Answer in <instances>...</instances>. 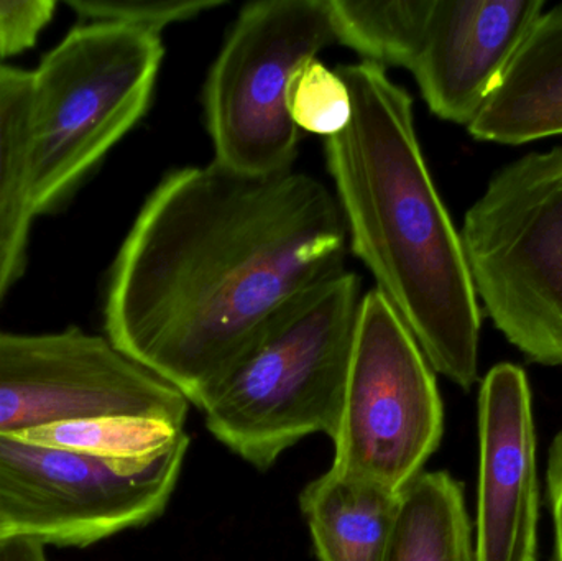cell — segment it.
Masks as SVG:
<instances>
[{
	"label": "cell",
	"mask_w": 562,
	"mask_h": 561,
	"mask_svg": "<svg viewBox=\"0 0 562 561\" xmlns=\"http://www.w3.org/2000/svg\"><path fill=\"white\" fill-rule=\"evenodd\" d=\"M346 244L336 197L304 171H171L115 257L108 339L198 408L291 303L346 270Z\"/></svg>",
	"instance_id": "1"
},
{
	"label": "cell",
	"mask_w": 562,
	"mask_h": 561,
	"mask_svg": "<svg viewBox=\"0 0 562 561\" xmlns=\"http://www.w3.org/2000/svg\"><path fill=\"white\" fill-rule=\"evenodd\" d=\"M352 119L326 161L352 253L428 359L469 391L479 378L481 308L456 229L426 165L413 101L383 66L337 69Z\"/></svg>",
	"instance_id": "2"
},
{
	"label": "cell",
	"mask_w": 562,
	"mask_h": 561,
	"mask_svg": "<svg viewBox=\"0 0 562 561\" xmlns=\"http://www.w3.org/2000/svg\"><path fill=\"white\" fill-rule=\"evenodd\" d=\"M362 300L359 277L342 270L291 303L198 407L213 437L257 470L304 437L330 438Z\"/></svg>",
	"instance_id": "3"
},
{
	"label": "cell",
	"mask_w": 562,
	"mask_h": 561,
	"mask_svg": "<svg viewBox=\"0 0 562 561\" xmlns=\"http://www.w3.org/2000/svg\"><path fill=\"white\" fill-rule=\"evenodd\" d=\"M160 33L114 22L72 29L32 72L30 197L36 216L58 204L150 105Z\"/></svg>",
	"instance_id": "4"
},
{
	"label": "cell",
	"mask_w": 562,
	"mask_h": 561,
	"mask_svg": "<svg viewBox=\"0 0 562 561\" xmlns=\"http://www.w3.org/2000/svg\"><path fill=\"white\" fill-rule=\"evenodd\" d=\"M459 234L495 328L530 361L562 366V147L498 170Z\"/></svg>",
	"instance_id": "5"
},
{
	"label": "cell",
	"mask_w": 562,
	"mask_h": 561,
	"mask_svg": "<svg viewBox=\"0 0 562 561\" xmlns=\"http://www.w3.org/2000/svg\"><path fill=\"white\" fill-rule=\"evenodd\" d=\"M187 434L122 457L0 435V523L43 546L88 547L161 516L180 480Z\"/></svg>",
	"instance_id": "6"
},
{
	"label": "cell",
	"mask_w": 562,
	"mask_h": 561,
	"mask_svg": "<svg viewBox=\"0 0 562 561\" xmlns=\"http://www.w3.org/2000/svg\"><path fill=\"white\" fill-rule=\"evenodd\" d=\"M333 43L329 0H260L240 10L204 86L214 164L250 177L293 170L300 131L288 86Z\"/></svg>",
	"instance_id": "7"
},
{
	"label": "cell",
	"mask_w": 562,
	"mask_h": 561,
	"mask_svg": "<svg viewBox=\"0 0 562 561\" xmlns=\"http://www.w3.org/2000/svg\"><path fill=\"white\" fill-rule=\"evenodd\" d=\"M445 431L435 372L382 293H366L342 405L334 470L400 494L423 473Z\"/></svg>",
	"instance_id": "8"
},
{
	"label": "cell",
	"mask_w": 562,
	"mask_h": 561,
	"mask_svg": "<svg viewBox=\"0 0 562 561\" xmlns=\"http://www.w3.org/2000/svg\"><path fill=\"white\" fill-rule=\"evenodd\" d=\"M190 402L108 338L0 332V435L66 422L140 418L184 428Z\"/></svg>",
	"instance_id": "9"
},
{
	"label": "cell",
	"mask_w": 562,
	"mask_h": 561,
	"mask_svg": "<svg viewBox=\"0 0 562 561\" xmlns=\"http://www.w3.org/2000/svg\"><path fill=\"white\" fill-rule=\"evenodd\" d=\"M475 561H537L540 486L531 391L524 369L495 366L479 394Z\"/></svg>",
	"instance_id": "10"
},
{
	"label": "cell",
	"mask_w": 562,
	"mask_h": 561,
	"mask_svg": "<svg viewBox=\"0 0 562 561\" xmlns=\"http://www.w3.org/2000/svg\"><path fill=\"white\" fill-rule=\"evenodd\" d=\"M543 7V0H432L409 69L432 114L471 124Z\"/></svg>",
	"instance_id": "11"
},
{
	"label": "cell",
	"mask_w": 562,
	"mask_h": 561,
	"mask_svg": "<svg viewBox=\"0 0 562 561\" xmlns=\"http://www.w3.org/2000/svg\"><path fill=\"white\" fill-rule=\"evenodd\" d=\"M468 131L504 145L562 135V3L533 23Z\"/></svg>",
	"instance_id": "12"
},
{
	"label": "cell",
	"mask_w": 562,
	"mask_h": 561,
	"mask_svg": "<svg viewBox=\"0 0 562 561\" xmlns=\"http://www.w3.org/2000/svg\"><path fill=\"white\" fill-rule=\"evenodd\" d=\"M400 497L380 484L329 468L300 496L319 561H389Z\"/></svg>",
	"instance_id": "13"
},
{
	"label": "cell",
	"mask_w": 562,
	"mask_h": 561,
	"mask_svg": "<svg viewBox=\"0 0 562 561\" xmlns=\"http://www.w3.org/2000/svg\"><path fill=\"white\" fill-rule=\"evenodd\" d=\"M32 72L0 65V302L19 277L36 216L30 197Z\"/></svg>",
	"instance_id": "14"
},
{
	"label": "cell",
	"mask_w": 562,
	"mask_h": 561,
	"mask_svg": "<svg viewBox=\"0 0 562 561\" xmlns=\"http://www.w3.org/2000/svg\"><path fill=\"white\" fill-rule=\"evenodd\" d=\"M389 561H475L461 484L445 471H423L400 497Z\"/></svg>",
	"instance_id": "15"
},
{
	"label": "cell",
	"mask_w": 562,
	"mask_h": 561,
	"mask_svg": "<svg viewBox=\"0 0 562 561\" xmlns=\"http://www.w3.org/2000/svg\"><path fill=\"white\" fill-rule=\"evenodd\" d=\"M337 43L356 49L362 61L412 69L422 46L432 0L352 2L329 0Z\"/></svg>",
	"instance_id": "16"
},
{
	"label": "cell",
	"mask_w": 562,
	"mask_h": 561,
	"mask_svg": "<svg viewBox=\"0 0 562 561\" xmlns=\"http://www.w3.org/2000/svg\"><path fill=\"white\" fill-rule=\"evenodd\" d=\"M184 434L171 427L140 418H101V420L66 422L23 431L16 437L48 447L75 448L94 453L142 457L165 450Z\"/></svg>",
	"instance_id": "17"
},
{
	"label": "cell",
	"mask_w": 562,
	"mask_h": 561,
	"mask_svg": "<svg viewBox=\"0 0 562 561\" xmlns=\"http://www.w3.org/2000/svg\"><path fill=\"white\" fill-rule=\"evenodd\" d=\"M288 112L297 131L333 138L346 131L352 119V96L342 76L319 59H307L291 78Z\"/></svg>",
	"instance_id": "18"
},
{
	"label": "cell",
	"mask_w": 562,
	"mask_h": 561,
	"mask_svg": "<svg viewBox=\"0 0 562 561\" xmlns=\"http://www.w3.org/2000/svg\"><path fill=\"white\" fill-rule=\"evenodd\" d=\"M89 22H114L161 33L171 23L196 19L226 0H66Z\"/></svg>",
	"instance_id": "19"
},
{
	"label": "cell",
	"mask_w": 562,
	"mask_h": 561,
	"mask_svg": "<svg viewBox=\"0 0 562 561\" xmlns=\"http://www.w3.org/2000/svg\"><path fill=\"white\" fill-rule=\"evenodd\" d=\"M55 7V0H0V58L32 48Z\"/></svg>",
	"instance_id": "20"
},
{
	"label": "cell",
	"mask_w": 562,
	"mask_h": 561,
	"mask_svg": "<svg viewBox=\"0 0 562 561\" xmlns=\"http://www.w3.org/2000/svg\"><path fill=\"white\" fill-rule=\"evenodd\" d=\"M548 497L554 519L553 561H562V431L551 445L548 460Z\"/></svg>",
	"instance_id": "21"
},
{
	"label": "cell",
	"mask_w": 562,
	"mask_h": 561,
	"mask_svg": "<svg viewBox=\"0 0 562 561\" xmlns=\"http://www.w3.org/2000/svg\"><path fill=\"white\" fill-rule=\"evenodd\" d=\"M0 561H48L45 546L38 540L22 536L0 539Z\"/></svg>",
	"instance_id": "22"
},
{
	"label": "cell",
	"mask_w": 562,
	"mask_h": 561,
	"mask_svg": "<svg viewBox=\"0 0 562 561\" xmlns=\"http://www.w3.org/2000/svg\"><path fill=\"white\" fill-rule=\"evenodd\" d=\"M9 536H12V534H10V530L7 529V527L3 526L2 523H0V539H3V537H9Z\"/></svg>",
	"instance_id": "23"
}]
</instances>
